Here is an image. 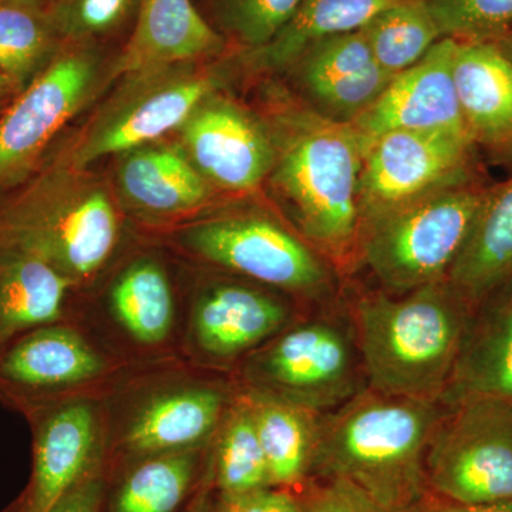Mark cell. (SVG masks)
<instances>
[{"mask_svg": "<svg viewBox=\"0 0 512 512\" xmlns=\"http://www.w3.org/2000/svg\"><path fill=\"white\" fill-rule=\"evenodd\" d=\"M443 417L437 400L356 393L320 417L312 470L349 481L386 507L423 503L427 450Z\"/></svg>", "mask_w": 512, "mask_h": 512, "instance_id": "cell-1", "label": "cell"}, {"mask_svg": "<svg viewBox=\"0 0 512 512\" xmlns=\"http://www.w3.org/2000/svg\"><path fill=\"white\" fill-rule=\"evenodd\" d=\"M271 133L275 161L268 178L276 197L313 248L345 258L362 231L365 138L352 124L312 109L284 111Z\"/></svg>", "mask_w": 512, "mask_h": 512, "instance_id": "cell-2", "label": "cell"}, {"mask_svg": "<svg viewBox=\"0 0 512 512\" xmlns=\"http://www.w3.org/2000/svg\"><path fill=\"white\" fill-rule=\"evenodd\" d=\"M119 239V212L106 188L55 157L0 197V248L35 256L76 291L92 285Z\"/></svg>", "mask_w": 512, "mask_h": 512, "instance_id": "cell-3", "label": "cell"}, {"mask_svg": "<svg viewBox=\"0 0 512 512\" xmlns=\"http://www.w3.org/2000/svg\"><path fill=\"white\" fill-rule=\"evenodd\" d=\"M470 311L447 281L363 298L356 323L370 389L439 402L470 332Z\"/></svg>", "mask_w": 512, "mask_h": 512, "instance_id": "cell-4", "label": "cell"}, {"mask_svg": "<svg viewBox=\"0 0 512 512\" xmlns=\"http://www.w3.org/2000/svg\"><path fill=\"white\" fill-rule=\"evenodd\" d=\"M187 362L147 367L106 399L104 454L140 458L210 447L237 390Z\"/></svg>", "mask_w": 512, "mask_h": 512, "instance_id": "cell-5", "label": "cell"}, {"mask_svg": "<svg viewBox=\"0 0 512 512\" xmlns=\"http://www.w3.org/2000/svg\"><path fill=\"white\" fill-rule=\"evenodd\" d=\"M143 369L114 355L79 320L50 323L0 349V406L29 420L64 404L109 399Z\"/></svg>", "mask_w": 512, "mask_h": 512, "instance_id": "cell-6", "label": "cell"}, {"mask_svg": "<svg viewBox=\"0 0 512 512\" xmlns=\"http://www.w3.org/2000/svg\"><path fill=\"white\" fill-rule=\"evenodd\" d=\"M490 188L453 185L362 229L363 261L393 295L447 281Z\"/></svg>", "mask_w": 512, "mask_h": 512, "instance_id": "cell-7", "label": "cell"}, {"mask_svg": "<svg viewBox=\"0 0 512 512\" xmlns=\"http://www.w3.org/2000/svg\"><path fill=\"white\" fill-rule=\"evenodd\" d=\"M70 148L47 156L87 170L114 154L147 146L178 130L205 97L214 93L211 74L195 63L131 74Z\"/></svg>", "mask_w": 512, "mask_h": 512, "instance_id": "cell-8", "label": "cell"}, {"mask_svg": "<svg viewBox=\"0 0 512 512\" xmlns=\"http://www.w3.org/2000/svg\"><path fill=\"white\" fill-rule=\"evenodd\" d=\"M426 480L450 503L512 504V402L454 404L430 441Z\"/></svg>", "mask_w": 512, "mask_h": 512, "instance_id": "cell-9", "label": "cell"}, {"mask_svg": "<svg viewBox=\"0 0 512 512\" xmlns=\"http://www.w3.org/2000/svg\"><path fill=\"white\" fill-rule=\"evenodd\" d=\"M114 355L137 367L184 362L185 312L156 258L140 256L111 279L99 308L77 315Z\"/></svg>", "mask_w": 512, "mask_h": 512, "instance_id": "cell-10", "label": "cell"}, {"mask_svg": "<svg viewBox=\"0 0 512 512\" xmlns=\"http://www.w3.org/2000/svg\"><path fill=\"white\" fill-rule=\"evenodd\" d=\"M175 242L198 261L303 298H318L332 284L315 248L269 218L198 222L178 232Z\"/></svg>", "mask_w": 512, "mask_h": 512, "instance_id": "cell-11", "label": "cell"}, {"mask_svg": "<svg viewBox=\"0 0 512 512\" xmlns=\"http://www.w3.org/2000/svg\"><path fill=\"white\" fill-rule=\"evenodd\" d=\"M99 59L70 43L0 117V197L28 181L45 163L64 127L99 84Z\"/></svg>", "mask_w": 512, "mask_h": 512, "instance_id": "cell-12", "label": "cell"}, {"mask_svg": "<svg viewBox=\"0 0 512 512\" xmlns=\"http://www.w3.org/2000/svg\"><path fill=\"white\" fill-rule=\"evenodd\" d=\"M356 365L348 336L315 320L288 326L245 359L242 386L325 413L356 394Z\"/></svg>", "mask_w": 512, "mask_h": 512, "instance_id": "cell-13", "label": "cell"}, {"mask_svg": "<svg viewBox=\"0 0 512 512\" xmlns=\"http://www.w3.org/2000/svg\"><path fill=\"white\" fill-rule=\"evenodd\" d=\"M474 147L470 137L437 130H396L366 140L362 229L433 192L470 183Z\"/></svg>", "mask_w": 512, "mask_h": 512, "instance_id": "cell-14", "label": "cell"}, {"mask_svg": "<svg viewBox=\"0 0 512 512\" xmlns=\"http://www.w3.org/2000/svg\"><path fill=\"white\" fill-rule=\"evenodd\" d=\"M288 303L259 285L212 281L185 311L183 359L205 370L225 369L291 326Z\"/></svg>", "mask_w": 512, "mask_h": 512, "instance_id": "cell-15", "label": "cell"}, {"mask_svg": "<svg viewBox=\"0 0 512 512\" xmlns=\"http://www.w3.org/2000/svg\"><path fill=\"white\" fill-rule=\"evenodd\" d=\"M178 130L185 156L212 187L254 191L271 174V128L224 97H205Z\"/></svg>", "mask_w": 512, "mask_h": 512, "instance_id": "cell-16", "label": "cell"}, {"mask_svg": "<svg viewBox=\"0 0 512 512\" xmlns=\"http://www.w3.org/2000/svg\"><path fill=\"white\" fill-rule=\"evenodd\" d=\"M32 478L23 512H49L104 458L106 400H82L37 414Z\"/></svg>", "mask_w": 512, "mask_h": 512, "instance_id": "cell-17", "label": "cell"}, {"mask_svg": "<svg viewBox=\"0 0 512 512\" xmlns=\"http://www.w3.org/2000/svg\"><path fill=\"white\" fill-rule=\"evenodd\" d=\"M456 50L457 40L450 37L434 43L419 62L390 80L352 126L365 140L396 130L451 131L470 137L454 84Z\"/></svg>", "mask_w": 512, "mask_h": 512, "instance_id": "cell-18", "label": "cell"}, {"mask_svg": "<svg viewBox=\"0 0 512 512\" xmlns=\"http://www.w3.org/2000/svg\"><path fill=\"white\" fill-rule=\"evenodd\" d=\"M454 84L474 146L512 158V62L495 42H457Z\"/></svg>", "mask_w": 512, "mask_h": 512, "instance_id": "cell-19", "label": "cell"}, {"mask_svg": "<svg viewBox=\"0 0 512 512\" xmlns=\"http://www.w3.org/2000/svg\"><path fill=\"white\" fill-rule=\"evenodd\" d=\"M222 49L224 40L191 0H140L136 28L111 77L197 63Z\"/></svg>", "mask_w": 512, "mask_h": 512, "instance_id": "cell-20", "label": "cell"}, {"mask_svg": "<svg viewBox=\"0 0 512 512\" xmlns=\"http://www.w3.org/2000/svg\"><path fill=\"white\" fill-rule=\"evenodd\" d=\"M151 144L124 153L126 157L117 173L124 201L133 210L156 218L183 215L204 207L211 200L214 187L184 151Z\"/></svg>", "mask_w": 512, "mask_h": 512, "instance_id": "cell-21", "label": "cell"}, {"mask_svg": "<svg viewBox=\"0 0 512 512\" xmlns=\"http://www.w3.org/2000/svg\"><path fill=\"white\" fill-rule=\"evenodd\" d=\"M76 292L35 256L0 248V349L39 326L76 319Z\"/></svg>", "mask_w": 512, "mask_h": 512, "instance_id": "cell-22", "label": "cell"}, {"mask_svg": "<svg viewBox=\"0 0 512 512\" xmlns=\"http://www.w3.org/2000/svg\"><path fill=\"white\" fill-rule=\"evenodd\" d=\"M512 281V178L490 188L447 282L470 308Z\"/></svg>", "mask_w": 512, "mask_h": 512, "instance_id": "cell-23", "label": "cell"}, {"mask_svg": "<svg viewBox=\"0 0 512 512\" xmlns=\"http://www.w3.org/2000/svg\"><path fill=\"white\" fill-rule=\"evenodd\" d=\"M268 464L271 485L291 487L312 470L319 414L281 397L241 386Z\"/></svg>", "mask_w": 512, "mask_h": 512, "instance_id": "cell-24", "label": "cell"}, {"mask_svg": "<svg viewBox=\"0 0 512 512\" xmlns=\"http://www.w3.org/2000/svg\"><path fill=\"white\" fill-rule=\"evenodd\" d=\"M476 397L512 402V292L468 332L441 399L454 406Z\"/></svg>", "mask_w": 512, "mask_h": 512, "instance_id": "cell-25", "label": "cell"}, {"mask_svg": "<svg viewBox=\"0 0 512 512\" xmlns=\"http://www.w3.org/2000/svg\"><path fill=\"white\" fill-rule=\"evenodd\" d=\"M400 2L404 0H305L292 22L269 45L254 50L256 62L268 69H291L313 43L357 32Z\"/></svg>", "mask_w": 512, "mask_h": 512, "instance_id": "cell-26", "label": "cell"}, {"mask_svg": "<svg viewBox=\"0 0 512 512\" xmlns=\"http://www.w3.org/2000/svg\"><path fill=\"white\" fill-rule=\"evenodd\" d=\"M60 37L37 0L0 2V72L23 92L52 63Z\"/></svg>", "mask_w": 512, "mask_h": 512, "instance_id": "cell-27", "label": "cell"}, {"mask_svg": "<svg viewBox=\"0 0 512 512\" xmlns=\"http://www.w3.org/2000/svg\"><path fill=\"white\" fill-rule=\"evenodd\" d=\"M211 448L215 481L222 494H244L272 487L254 416L241 387L215 433Z\"/></svg>", "mask_w": 512, "mask_h": 512, "instance_id": "cell-28", "label": "cell"}, {"mask_svg": "<svg viewBox=\"0 0 512 512\" xmlns=\"http://www.w3.org/2000/svg\"><path fill=\"white\" fill-rule=\"evenodd\" d=\"M210 447L134 461L117 491L113 512L177 511L190 493L202 454Z\"/></svg>", "mask_w": 512, "mask_h": 512, "instance_id": "cell-29", "label": "cell"}, {"mask_svg": "<svg viewBox=\"0 0 512 512\" xmlns=\"http://www.w3.org/2000/svg\"><path fill=\"white\" fill-rule=\"evenodd\" d=\"M360 30L375 62L392 76L410 69L443 39L427 0L397 3Z\"/></svg>", "mask_w": 512, "mask_h": 512, "instance_id": "cell-30", "label": "cell"}, {"mask_svg": "<svg viewBox=\"0 0 512 512\" xmlns=\"http://www.w3.org/2000/svg\"><path fill=\"white\" fill-rule=\"evenodd\" d=\"M441 37L493 42L512 26V0H427Z\"/></svg>", "mask_w": 512, "mask_h": 512, "instance_id": "cell-31", "label": "cell"}, {"mask_svg": "<svg viewBox=\"0 0 512 512\" xmlns=\"http://www.w3.org/2000/svg\"><path fill=\"white\" fill-rule=\"evenodd\" d=\"M375 62L362 30L313 43L291 69L303 92L320 83L360 72Z\"/></svg>", "mask_w": 512, "mask_h": 512, "instance_id": "cell-32", "label": "cell"}, {"mask_svg": "<svg viewBox=\"0 0 512 512\" xmlns=\"http://www.w3.org/2000/svg\"><path fill=\"white\" fill-rule=\"evenodd\" d=\"M393 77L379 64L373 63L360 72L336 77L303 93L316 113L330 120L352 124L379 99Z\"/></svg>", "mask_w": 512, "mask_h": 512, "instance_id": "cell-33", "label": "cell"}, {"mask_svg": "<svg viewBox=\"0 0 512 512\" xmlns=\"http://www.w3.org/2000/svg\"><path fill=\"white\" fill-rule=\"evenodd\" d=\"M134 3L136 0H52L46 10L60 40L80 45L120 26Z\"/></svg>", "mask_w": 512, "mask_h": 512, "instance_id": "cell-34", "label": "cell"}, {"mask_svg": "<svg viewBox=\"0 0 512 512\" xmlns=\"http://www.w3.org/2000/svg\"><path fill=\"white\" fill-rule=\"evenodd\" d=\"M305 0H225L228 28L254 50L272 42L295 18Z\"/></svg>", "mask_w": 512, "mask_h": 512, "instance_id": "cell-35", "label": "cell"}, {"mask_svg": "<svg viewBox=\"0 0 512 512\" xmlns=\"http://www.w3.org/2000/svg\"><path fill=\"white\" fill-rule=\"evenodd\" d=\"M328 480L313 491L305 505L306 512H429L424 501L406 508L386 507L349 481L342 478Z\"/></svg>", "mask_w": 512, "mask_h": 512, "instance_id": "cell-36", "label": "cell"}, {"mask_svg": "<svg viewBox=\"0 0 512 512\" xmlns=\"http://www.w3.org/2000/svg\"><path fill=\"white\" fill-rule=\"evenodd\" d=\"M218 512H306L296 498L285 491L259 488L244 494H222Z\"/></svg>", "mask_w": 512, "mask_h": 512, "instance_id": "cell-37", "label": "cell"}, {"mask_svg": "<svg viewBox=\"0 0 512 512\" xmlns=\"http://www.w3.org/2000/svg\"><path fill=\"white\" fill-rule=\"evenodd\" d=\"M103 461L104 458L49 512H99L104 490Z\"/></svg>", "mask_w": 512, "mask_h": 512, "instance_id": "cell-38", "label": "cell"}, {"mask_svg": "<svg viewBox=\"0 0 512 512\" xmlns=\"http://www.w3.org/2000/svg\"><path fill=\"white\" fill-rule=\"evenodd\" d=\"M429 512H512V504H458L450 503L430 508Z\"/></svg>", "mask_w": 512, "mask_h": 512, "instance_id": "cell-39", "label": "cell"}, {"mask_svg": "<svg viewBox=\"0 0 512 512\" xmlns=\"http://www.w3.org/2000/svg\"><path fill=\"white\" fill-rule=\"evenodd\" d=\"M20 93L22 92H20L18 87L10 82L5 74L0 72V117L9 109L10 104L16 100Z\"/></svg>", "mask_w": 512, "mask_h": 512, "instance_id": "cell-40", "label": "cell"}, {"mask_svg": "<svg viewBox=\"0 0 512 512\" xmlns=\"http://www.w3.org/2000/svg\"><path fill=\"white\" fill-rule=\"evenodd\" d=\"M497 46L500 47L501 50H503L504 55L507 56L508 59H510L512 62V40L511 42H508L507 45L505 46L498 45V43Z\"/></svg>", "mask_w": 512, "mask_h": 512, "instance_id": "cell-41", "label": "cell"}, {"mask_svg": "<svg viewBox=\"0 0 512 512\" xmlns=\"http://www.w3.org/2000/svg\"><path fill=\"white\" fill-rule=\"evenodd\" d=\"M185 512H205L204 503H202V501H200V503H195V505H191V507Z\"/></svg>", "mask_w": 512, "mask_h": 512, "instance_id": "cell-42", "label": "cell"}, {"mask_svg": "<svg viewBox=\"0 0 512 512\" xmlns=\"http://www.w3.org/2000/svg\"><path fill=\"white\" fill-rule=\"evenodd\" d=\"M0 2H2V0H0Z\"/></svg>", "mask_w": 512, "mask_h": 512, "instance_id": "cell-43", "label": "cell"}, {"mask_svg": "<svg viewBox=\"0 0 512 512\" xmlns=\"http://www.w3.org/2000/svg\"><path fill=\"white\" fill-rule=\"evenodd\" d=\"M37 2H39V0H37Z\"/></svg>", "mask_w": 512, "mask_h": 512, "instance_id": "cell-44", "label": "cell"}]
</instances>
